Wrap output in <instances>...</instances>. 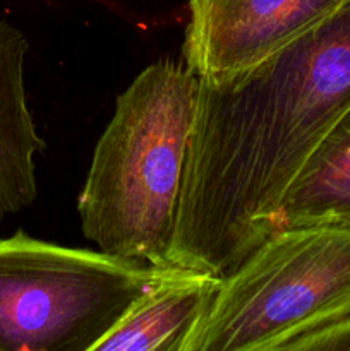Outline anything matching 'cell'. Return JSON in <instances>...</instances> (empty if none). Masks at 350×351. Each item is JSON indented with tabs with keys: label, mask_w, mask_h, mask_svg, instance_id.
<instances>
[{
	"label": "cell",
	"mask_w": 350,
	"mask_h": 351,
	"mask_svg": "<svg viewBox=\"0 0 350 351\" xmlns=\"http://www.w3.org/2000/svg\"><path fill=\"white\" fill-rule=\"evenodd\" d=\"M220 283L215 274L170 267L93 351H182Z\"/></svg>",
	"instance_id": "cell-6"
},
{
	"label": "cell",
	"mask_w": 350,
	"mask_h": 351,
	"mask_svg": "<svg viewBox=\"0 0 350 351\" xmlns=\"http://www.w3.org/2000/svg\"><path fill=\"white\" fill-rule=\"evenodd\" d=\"M27 40L0 17V219L23 211L38 195V136L24 86Z\"/></svg>",
	"instance_id": "cell-7"
},
{
	"label": "cell",
	"mask_w": 350,
	"mask_h": 351,
	"mask_svg": "<svg viewBox=\"0 0 350 351\" xmlns=\"http://www.w3.org/2000/svg\"><path fill=\"white\" fill-rule=\"evenodd\" d=\"M170 267L24 232L0 239V351H93Z\"/></svg>",
	"instance_id": "cell-4"
},
{
	"label": "cell",
	"mask_w": 350,
	"mask_h": 351,
	"mask_svg": "<svg viewBox=\"0 0 350 351\" xmlns=\"http://www.w3.org/2000/svg\"><path fill=\"white\" fill-rule=\"evenodd\" d=\"M198 86L187 64L158 62L117 98L78 204L102 252L168 267Z\"/></svg>",
	"instance_id": "cell-2"
},
{
	"label": "cell",
	"mask_w": 350,
	"mask_h": 351,
	"mask_svg": "<svg viewBox=\"0 0 350 351\" xmlns=\"http://www.w3.org/2000/svg\"><path fill=\"white\" fill-rule=\"evenodd\" d=\"M345 0H191L185 64L198 75L249 67L294 41Z\"/></svg>",
	"instance_id": "cell-5"
},
{
	"label": "cell",
	"mask_w": 350,
	"mask_h": 351,
	"mask_svg": "<svg viewBox=\"0 0 350 351\" xmlns=\"http://www.w3.org/2000/svg\"><path fill=\"white\" fill-rule=\"evenodd\" d=\"M309 226L350 230V106L290 182L266 221V237Z\"/></svg>",
	"instance_id": "cell-8"
},
{
	"label": "cell",
	"mask_w": 350,
	"mask_h": 351,
	"mask_svg": "<svg viewBox=\"0 0 350 351\" xmlns=\"http://www.w3.org/2000/svg\"><path fill=\"white\" fill-rule=\"evenodd\" d=\"M182 351H350V230L268 235L222 278Z\"/></svg>",
	"instance_id": "cell-3"
},
{
	"label": "cell",
	"mask_w": 350,
	"mask_h": 351,
	"mask_svg": "<svg viewBox=\"0 0 350 351\" xmlns=\"http://www.w3.org/2000/svg\"><path fill=\"white\" fill-rule=\"evenodd\" d=\"M350 106V0L263 60L199 75L168 266L226 276Z\"/></svg>",
	"instance_id": "cell-1"
}]
</instances>
